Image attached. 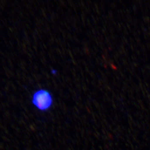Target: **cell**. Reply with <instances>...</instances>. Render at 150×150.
I'll list each match as a JSON object with an SVG mask.
<instances>
[{
  "label": "cell",
  "instance_id": "6da1fadb",
  "mask_svg": "<svg viewBox=\"0 0 150 150\" xmlns=\"http://www.w3.org/2000/svg\"><path fill=\"white\" fill-rule=\"evenodd\" d=\"M32 103L38 110L46 111L52 106L53 97L49 91L45 89H40L33 94Z\"/></svg>",
  "mask_w": 150,
  "mask_h": 150
},
{
  "label": "cell",
  "instance_id": "7a4b0ae2",
  "mask_svg": "<svg viewBox=\"0 0 150 150\" xmlns=\"http://www.w3.org/2000/svg\"><path fill=\"white\" fill-rule=\"evenodd\" d=\"M51 74H52V75H56V74H57V71L56 70H54V69H52V70H51Z\"/></svg>",
  "mask_w": 150,
  "mask_h": 150
}]
</instances>
